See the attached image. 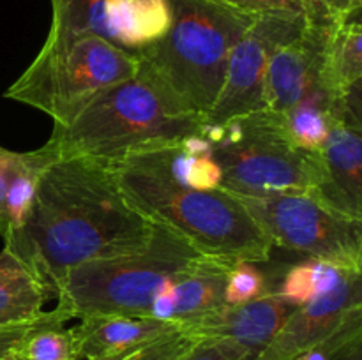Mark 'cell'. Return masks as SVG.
<instances>
[{"label": "cell", "instance_id": "1", "mask_svg": "<svg viewBox=\"0 0 362 360\" xmlns=\"http://www.w3.org/2000/svg\"><path fill=\"white\" fill-rule=\"evenodd\" d=\"M152 229L108 164L59 159L42 169L30 217L6 247L27 260L55 296L71 268L140 249Z\"/></svg>", "mask_w": 362, "mask_h": 360}, {"label": "cell", "instance_id": "2", "mask_svg": "<svg viewBox=\"0 0 362 360\" xmlns=\"http://www.w3.org/2000/svg\"><path fill=\"white\" fill-rule=\"evenodd\" d=\"M124 196L151 222L182 236L204 256L265 263L274 244L239 198L221 187L197 191L177 182L158 148L108 164Z\"/></svg>", "mask_w": 362, "mask_h": 360}, {"label": "cell", "instance_id": "3", "mask_svg": "<svg viewBox=\"0 0 362 360\" xmlns=\"http://www.w3.org/2000/svg\"><path fill=\"white\" fill-rule=\"evenodd\" d=\"M204 120L180 104L148 71L106 88L53 126L42 148L49 161L92 159L112 162L198 134Z\"/></svg>", "mask_w": 362, "mask_h": 360}, {"label": "cell", "instance_id": "4", "mask_svg": "<svg viewBox=\"0 0 362 360\" xmlns=\"http://www.w3.org/2000/svg\"><path fill=\"white\" fill-rule=\"evenodd\" d=\"M170 6L172 25L163 39L136 53L140 67L205 120L221 90L230 52L255 16L218 0H170Z\"/></svg>", "mask_w": 362, "mask_h": 360}, {"label": "cell", "instance_id": "5", "mask_svg": "<svg viewBox=\"0 0 362 360\" xmlns=\"http://www.w3.org/2000/svg\"><path fill=\"white\" fill-rule=\"evenodd\" d=\"M204 254L163 224L144 247L71 268L55 289L57 307L69 320L92 316H151V304Z\"/></svg>", "mask_w": 362, "mask_h": 360}, {"label": "cell", "instance_id": "6", "mask_svg": "<svg viewBox=\"0 0 362 360\" xmlns=\"http://www.w3.org/2000/svg\"><path fill=\"white\" fill-rule=\"evenodd\" d=\"M223 172L221 189L233 196L311 194L322 180L320 152L292 143L283 113L258 109L221 126L202 127Z\"/></svg>", "mask_w": 362, "mask_h": 360}, {"label": "cell", "instance_id": "7", "mask_svg": "<svg viewBox=\"0 0 362 360\" xmlns=\"http://www.w3.org/2000/svg\"><path fill=\"white\" fill-rule=\"evenodd\" d=\"M138 71L136 53L101 35H74L45 42L4 97L46 113L57 126L103 90L136 76Z\"/></svg>", "mask_w": 362, "mask_h": 360}, {"label": "cell", "instance_id": "8", "mask_svg": "<svg viewBox=\"0 0 362 360\" xmlns=\"http://www.w3.org/2000/svg\"><path fill=\"white\" fill-rule=\"evenodd\" d=\"M271 242L313 260L362 272V221L325 207L311 194L237 196Z\"/></svg>", "mask_w": 362, "mask_h": 360}, {"label": "cell", "instance_id": "9", "mask_svg": "<svg viewBox=\"0 0 362 360\" xmlns=\"http://www.w3.org/2000/svg\"><path fill=\"white\" fill-rule=\"evenodd\" d=\"M303 27L304 14H264L253 18L230 52L221 90L205 116V126H221L265 108L264 85L269 60Z\"/></svg>", "mask_w": 362, "mask_h": 360}, {"label": "cell", "instance_id": "10", "mask_svg": "<svg viewBox=\"0 0 362 360\" xmlns=\"http://www.w3.org/2000/svg\"><path fill=\"white\" fill-rule=\"evenodd\" d=\"M361 92L331 101V127L320 150L322 180L313 198L338 214L362 221Z\"/></svg>", "mask_w": 362, "mask_h": 360}, {"label": "cell", "instance_id": "11", "mask_svg": "<svg viewBox=\"0 0 362 360\" xmlns=\"http://www.w3.org/2000/svg\"><path fill=\"white\" fill-rule=\"evenodd\" d=\"M293 309L292 304L271 292L246 304H223L184 325L182 330L198 341L212 342L232 360H257Z\"/></svg>", "mask_w": 362, "mask_h": 360}, {"label": "cell", "instance_id": "12", "mask_svg": "<svg viewBox=\"0 0 362 360\" xmlns=\"http://www.w3.org/2000/svg\"><path fill=\"white\" fill-rule=\"evenodd\" d=\"M304 27L269 60L264 85V106L283 113L318 85L324 46L332 18L317 0H306Z\"/></svg>", "mask_w": 362, "mask_h": 360}, {"label": "cell", "instance_id": "13", "mask_svg": "<svg viewBox=\"0 0 362 360\" xmlns=\"http://www.w3.org/2000/svg\"><path fill=\"white\" fill-rule=\"evenodd\" d=\"M362 309V272H345L327 295L296 307L257 360H293L327 341Z\"/></svg>", "mask_w": 362, "mask_h": 360}, {"label": "cell", "instance_id": "14", "mask_svg": "<svg viewBox=\"0 0 362 360\" xmlns=\"http://www.w3.org/2000/svg\"><path fill=\"white\" fill-rule=\"evenodd\" d=\"M182 328L175 321L152 316H92L71 327L74 356L101 360L133 353L156 339Z\"/></svg>", "mask_w": 362, "mask_h": 360}, {"label": "cell", "instance_id": "15", "mask_svg": "<svg viewBox=\"0 0 362 360\" xmlns=\"http://www.w3.org/2000/svg\"><path fill=\"white\" fill-rule=\"evenodd\" d=\"M362 25L361 13L334 20L324 46L318 87L331 101L361 92Z\"/></svg>", "mask_w": 362, "mask_h": 360}, {"label": "cell", "instance_id": "16", "mask_svg": "<svg viewBox=\"0 0 362 360\" xmlns=\"http://www.w3.org/2000/svg\"><path fill=\"white\" fill-rule=\"evenodd\" d=\"M230 261L202 256L172 282V316L184 325L212 313L225 304Z\"/></svg>", "mask_w": 362, "mask_h": 360}, {"label": "cell", "instance_id": "17", "mask_svg": "<svg viewBox=\"0 0 362 360\" xmlns=\"http://www.w3.org/2000/svg\"><path fill=\"white\" fill-rule=\"evenodd\" d=\"M170 25V0H112L106 9V37L131 53L156 44Z\"/></svg>", "mask_w": 362, "mask_h": 360}, {"label": "cell", "instance_id": "18", "mask_svg": "<svg viewBox=\"0 0 362 360\" xmlns=\"http://www.w3.org/2000/svg\"><path fill=\"white\" fill-rule=\"evenodd\" d=\"M52 296L49 286L30 263L4 246L0 253V327L41 316Z\"/></svg>", "mask_w": 362, "mask_h": 360}, {"label": "cell", "instance_id": "19", "mask_svg": "<svg viewBox=\"0 0 362 360\" xmlns=\"http://www.w3.org/2000/svg\"><path fill=\"white\" fill-rule=\"evenodd\" d=\"M283 124L296 147L306 152H320L331 127V97L317 85L283 112Z\"/></svg>", "mask_w": 362, "mask_h": 360}, {"label": "cell", "instance_id": "20", "mask_svg": "<svg viewBox=\"0 0 362 360\" xmlns=\"http://www.w3.org/2000/svg\"><path fill=\"white\" fill-rule=\"evenodd\" d=\"M49 157L45 148H37L32 152H20L18 166L14 169V175L11 179L9 191H7L6 200V221L7 233L4 236V242H9L16 235H20L21 229L27 224L30 217L32 205L35 200V191H37L39 176L42 169L49 164Z\"/></svg>", "mask_w": 362, "mask_h": 360}, {"label": "cell", "instance_id": "21", "mask_svg": "<svg viewBox=\"0 0 362 360\" xmlns=\"http://www.w3.org/2000/svg\"><path fill=\"white\" fill-rule=\"evenodd\" d=\"M52 25L45 42L74 35L95 34L106 37V9L112 0H49Z\"/></svg>", "mask_w": 362, "mask_h": 360}, {"label": "cell", "instance_id": "22", "mask_svg": "<svg viewBox=\"0 0 362 360\" xmlns=\"http://www.w3.org/2000/svg\"><path fill=\"white\" fill-rule=\"evenodd\" d=\"M345 272L349 270L327 261L308 258L303 263L288 268L281 284L274 292L293 307H299L332 292L339 284Z\"/></svg>", "mask_w": 362, "mask_h": 360}, {"label": "cell", "instance_id": "23", "mask_svg": "<svg viewBox=\"0 0 362 360\" xmlns=\"http://www.w3.org/2000/svg\"><path fill=\"white\" fill-rule=\"evenodd\" d=\"M170 175L182 186L197 191L219 189L223 182L221 166L212 154H191L182 150L180 141L158 148Z\"/></svg>", "mask_w": 362, "mask_h": 360}, {"label": "cell", "instance_id": "24", "mask_svg": "<svg viewBox=\"0 0 362 360\" xmlns=\"http://www.w3.org/2000/svg\"><path fill=\"white\" fill-rule=\"evenodd\" d=\"M20 360H71L74 356V342L71 328L66 325H52L35 330L18 348Z\"/></svg>", "mask_w": 362, "mask_h": 360}, {"label": "cell", "instance_id": "25", "mask_svg": "<svg viewBox=\"0 0 362 360\" xmlns=\"http://www.w3.org/2000/svg\"><path fill=\"white\" fill-rule=\"evenodd\" d=\"M264 272L253 261H233L228 268L225 286V304H246L271 293Z\"/></svg>", "mask_w": 362, "mask_h": 360}, {"label": "cell", "instance_id": "26", "mask_svg": "<svg viewBox=\"0 0 362 360\" xmlns=\"http://www.w3.org/2000/svg\"><path fill=\"white\" fill-rule=\"evenodd\" d=\"M67 318L60 313L59 309L45 311L41 316L34 318L30 321H23V323H14L0 327V356L9 355V353L18 352L21 342L34 334L35 330L45 327H52V325H66Z\"/></svg>", "mask_w": 362, "mask_h": 360}, {"label": "cell", "instance_id": "27", "mask_svg": "<svg viewBox=\"0 0 362 360\" xmlns=\"http://www.w3.org/2000/svg\"><path fill=\"white\" fill-rule=\"evenodd\" d=\"M198 339L184 332L182 328L168 335L156 339L151 344L136 349L122 360H179L184 353L189 352Z\"/></svg>", "mask_w": 362, "mask_h": 360}, {"label": "cell", "instance_id": "28", "mask_svg": "<svg viewBox=\"0 0 362 360\" xmlns=\"http://www.w3.org/2000/svg\"><path fill=\"white\" fill-rule=\"evenodd\" d=\"M250 16L264 14H303L306 0H218Z\"/></svg>", "mask_w": 362, "mask_h": 360}, {"label": "cell", "instance_id": "29", "mask_svg": "<svg viewBox=\"0 0 362 360\" xmlns=\"http://www.w3.org/2000/svg\"><path fill=\"white\" fill-rule=\"evenodd\" d=\"M20 152L9 150V148L0 147V236H6L7 221H6V200L7 191H9L11 179L14 175V169L18 166Z\"/></svg>", "mask_w": 362, "mask_h": 360}, {"label": "cell", "instance_id": "30", "mask_svg": "<svg viewBox=\"0 0 362 360\" xmlns=\"http://www.w3.org/2000/svg\"><path fill=\"white\" fill-rule=\"evenodd\" d=\"M179 360H232L223 349L209 341H197L193 348L184 353Z\"/></svg>", "mask_w": 362, "mask_h": 360}, {"label": "cell", "instance_id": "31", "mask_svg": "<svg viewBox=\"0 0 362 360\" xmlns=\"http://www.w3.org/2000/svg\"><path fill=\"white\" fill-rule=\"evenodd\" d=\"M332 18H349L352 14L361 13L362 0H317Z\"/></svg>", "mask_w": 362, "mask_h": 360}, {"label": "cell", "instance_id": "32", "mask_svg": "<svg viewBox=\"0 0 362 360\" xmlns=\"http://www.w3.org/2000/svg\"><path fill=\"white\" fill-rule=\"evenodd\" d=\"M334 360H362V337L354 339L345 348L339 349Z\"/></svg>", "mask_w": 362, "mask_h": 360}, {"label": "cell", "instance_id": "33", "mask_svg": "<svg viewBox=\"0 0 362 360\" xmlns=\"http://www.w3.org/2000/svg\"><path fill=\"white\" fill-rule=\"evenodd\" d=\"M0 360H20V356H18V352H14V353H9V355L0 356Z\"/></svg>", "mask_w": 362, "mask_h": 360}, {"label": "cell", "instance_id": "34", "mask_svg": "<svg viewBox=\"0 0 362 360\" xmlns=\"http://www.w3.org/2000/svg\"><path fill=\"white\" fill-rule=\"evenodd\" d=\"M134 353V352H133ZM127 355H131V353H127ZM127 355H119V356H108V359H101V360H122L126 359ZM71 360H81V359H71Z\"/></svg>", "mask_w": 362, "mask_h": 360}]
</instances>
